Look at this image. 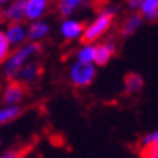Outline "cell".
I'll use <instances>...</instances> for the list:
<instances>
[{"label": "cell", "mask_w": 158, "mask_h": 158, "mask_svg": "<svg viewBox=\"0 0 158 158\" xmlns=\"http://www.w3.org/2000/svg\"><path fill=\"white\" fill-rule=\"evenodd\" d=\"M42 53V42H32L26 40L24 44H21L11 50L10 56L5 60L2 64V73L6 81H16V76L19 69L24 66L27 61L34 60L37 55Z\"/></svg>", "instance_id": "cell-1"}, {"label": "cell", "mask_w": 158, "mask_h": 158, "mask_svg": "<svg viewBox=\"0 0 158 158\" xmlns=\"http://www.w3.org/2000/svg\"><path fill=\"white\" fill-rule=\"evenodd\" d=\"M66 77L74 89L90 87L97 79V66L94 63H81L74 60L68 66Z\"/></svg>", "instance_id": "cell-2"}, {"label": "cell", "mask_w": 158, "mask_h": 158, "mask_svg": "<svg viewBox=\"0 0 158 158\" xmlns=\"http://www.w3.org/2000/svg\"><path fill=\"white\" fill-rule=\"evenodd\" d=\"M113 21H114L113 16L106 15V13H103L100 10L87 24H84L81 40L82 42H94V44L98 40H102L105 35L110 32L111 26H113Z\"/></svg>", "instance_id": "cell-3"}, {"label": "cell", "mask_w": 158, "mask_h": 158, "mask_svg": "<svg viewBox=\"0 0 158 158\" xmlns=\"http://www.w3.org/2000/svg\"><path fill=\"white\" fill-rule=\"evenodd\" d=\"M82 31H84V23H82L79 18L66 16V18H63V19L60 21L58 32H60V35H61V39L66 40V42L81 40Z\"/></svg>", "instance_id": "cell-4"}, {"label": "cell", "mask_w": 158, "mask_h": 158, "mask_svg": "<svg viewBox=\"0 0 158 158\" xmlns=\"http://www.w3.org/2000/svg\"><path fill=\"white\" fill-rule=\"evenodd\" d=\"M116 53V44L113 40H98L95 42V58L94 64L97 68L106 66Z\"/></svg>", "instance_id": "cell-5"}, {"label": "cell", "mask_w": 158, "mask_h": 158, "mask_svg": "<svg viewBox=\"0 0 158 158\" xmlns=\"http://www.w3.org/2000/svg\"><path fill=\"white\" fill-rule=\"evenodd\" d=\"M26 97L24 84L19 81H8L2 90V102L5 105H19Z\"/></svg>", "instance_id": "cell-6"}, {"label": "cell", "mask_w": 158, "mask_h": 158, "mask_svg": "<svg viewBox=\"0 0 158 158\" xmlns=\"http://www.w3.org/2000/svg\"><path fill=\"white\" fill-rule=\"evenodd\" d=\"M50 0H24V19L35 21L42 19L50 8Z\"/></svg>", "instance_id": "cell-7"}, {"label": "cell", "mask_w": 158, "mask_h": 158, "mask_svg": "<svg viewBox=\"0 0 158 158\" xmlns=\"http://www.w3.org/2000/svg\"><path fill=\"white\" fill-rule=\"evenodd\" d=\"M3 31H5L6 39H8V42L11 44L13 48L24 44L27 40V24L24 21H19V23H6Z\"/></svg>", "instance_id": "cell-8"}, {"label": "cell", "mask_w": 158, "mask_h": 158, "mask_svg": "<svg viewBox=\"0 0 158 158\" xmlns=\"http://www.w3.org/2000/svg\"><path fill=\"white\" fill-rule=\"evenodd\" d=\"M50 32H52V26H50V23L45 21L44 18L27 23V40L42 42L48 37Z\"/></svg>", "instance_id": "cell-9"}, {"label": "cell", "mask_w": 158, "mask_h": 158, "mask_svg": "<svg viewBox=\"0 0 158 158\" xmlns=\"http://www.w3.org/2000/svg\"><path fill=\"white\" fill-rule=\"evenodd\" d=\"M3 16L6 23H19L24 19V0H10L3 8Z\"/></svg>", "instance_id": "cell-10"}, {"label": "cell", "mask_w": 158, "mask_h": 158, "mask_svg": "<svg viewBox=\"0 0 158 158\" xmlns=\"http://www.w3.org/2000/svg\"><path fill=\"white\" fill-rule=\"evenodd\" d=\"M40 74H42L40 64L35 60H31L19 69V73L16 76V81H19L21 84H34L40 77Z\"/></svg>", "instance_id": "cell-11"}, {"label": "cell", "mask_w": 158, "mask_h": 158, "mask_svg": "<svg viewBox=\"0 0 158 158\" xmlns=\"http://www.w3.org/2000/svg\"><path fill=\"white\" fill-rule=\"evenodd\" d=\"M143 24V18L140 16L139 11H131L129 15L123 19L121 23V27H119V32L123 37H131L137 32Z\"/></svg>", "instance_id": "cell-12"}, {"label": "cell", "mask_w": 158, "mask_h": 158, "mask_svg": "<svg viewBox=\"0 0 158 158\" xmlns=\"http://www.w3.org/2000/svg\"><path fill=\"white\" fill-rule=\"evenodd\" d=\"M84 2L85 0H56V11L61 18L73 16L84 5Z\"/></svg>", "instance_id": "cell-13"}, {"label": "cell", "mask_w": 158, "mask_h": 158, "mask_svg": "<svg viewBox=\"0 0 158 158\" xmlns=\"http://www.w3.org/2000/svg\"><path fill=\"white\" fill-rule=\"evenodd\" d=\"M95 58V44L94 42H82L74 53V60L81 63H94Z\"/></svg>", "instance_id": "cell-14"}, {"label": "cell", "mask_w": 158, "mask_h": 158, "mask_svg": "<svg viewBox=\"0 0 158 158\" xmlns=\"http://www.w3.org/2000/svg\"><path fill=\"white\" fill-rule=\"evenodd\" d=\"M123 85L127 94H139L143 89V77L139 73H127L124 76Z\"/></svg>", "instance_id": "cell-15"}, {"label": "cell", "mask_w": 158, "mask_h": 158, "mask_svg": "<svg viewBox=\"0 0 158 158\" xmlns=\"http://www.w3.org/2000/svg\"><path fill=\"white\" fill-rule=\"evenodd\" d=\"M23 108L21 105H3L0 106V126L8 124L11 121H15L21 116Z\"/></svg>", "instance_id": "cell-16"}, {"label": "cell", "mask_w": 158, "mask_h": 158, "mask_svg": "<svg viewBox=\"0 0 158 158\" xmlns=\"http://www.w3.org/2000/svg\"><path fill=\"white\" fill-rule=\"evenodd\" d=\"M137 11L140 13L143 21H156L158 19V0H142Z\"/></svg>", "instance_id": "cell-17"}, {"label": "cell", "mask_w": 158, "mask_h": 158, "mask_svg": "<svg viewBox=\"0 0 158 158\" xmlns=\"http://www.w3.org/2000/svg\"><path fill=\"white\" fill-rule=\"evenodd\" d=\"M11 50H13V47L8 42V39H6L3 27H0V66H2V64L5 63V60L10 56Z\"/></svg>", "instance_id": "cell-18"}, {"label": "cell", "mask_w": 158, "mask_h": 158, "mask_svg": "<svg viewBox=\"0 0 158 158\" xmlns=\"http://www.w3.org/2000/svg\"><path fill=\"white\" fill-rule=\"evenodd\" d=\"M152 145H158V129L147 132L145 135H142V139H140V148L152 147Z\"/></svg>", "instance_id": "cell-19"}, {"label": "cell", "mask_w": 158, "mask_h": 158, "mask_svg": "<svg viewBox=\"0 0 158 158\" xmlns=\"http://www.w3.org/2000/svg\"><path fill=\"white\" fill-rule=\"evenodd\" d=\"M140 158H158V145L143 147L140 150Z\"/></svg>", "instance_id": "cell-20"}, {"label": "cell", "mask_w": 158, "mask_h": 158, "mask_svg": "<svg viewBox=\"0 0 158 158\" xmlns=\"http://www.w3.org/2000/svg\"><path fill=\"white\" fill-rule=\"evenodd\" d=\"M102 11L106 13V15H110V16H113V18H116L118 13H119V8H118L116 5H105L103 8H102Z\"/></svg>", "instance_id": "cell-21"}, {"label": "cell", "mask_w": 158, "mask_h": 158, "mask_svg": "<svg viewBox=\"0 0 158 158\" xmlns=\"http://www.w3.org/2000/svg\"><path fill=\"white\" fill-rule=\"evenodd\" d=\"M124 3H126L129 11H137L140 3H142V0H124Z\"/></svg>", "instance_id": "cell-22"}, {"label": "cell", "mask_w": 158, "mask_h": 158, "mask_svg": "<svg viewBox=\"0 0 158 158\" xmlns=\"http://www.w3.org/2000/svg\"><path fill=\"white\" fill-rule=\"evenodd\" d=\"M0 158H18V155H16V152H13V150H8V152H5Z\"/></svg>", "instance_id": "cell-23"}, {"label": "cell", "mask_w": 158, "mask_h": 158, "mask_svg": "<svg viewBox=\"0 0 158 158\" xmlns=\"http://www.w3.org/2000/svg\"><path fill=\"white\" fill-rule=\"evenodd\" d=\"M5 23L6 21H5V16H3V11H2V8H0V27L5 26Z\"/></svg>", "instance_id": "cell-24"}, {"label": "cell", "mask_w": 158, "mask_h": 158, "mask_svg": "<svg viewBox=\"0 0 158 158\" xmlns=\"http://www.w3.org/2000/svg\"><path fill=\"white\" fill-rule=\"evenodd\" d=\"M8 2H10V0H0V8H3V6L8 3Z\"/></svg>", "instance_id": "cell-25"}, {"label": "cell", "mask_w": 158, "mask_h": 158, "mask_svg": "<svg viewBox=\"0 0 158 158\" xmlns=\"http://www.w3.org/2000/svg\"><path fill=\"white\" fill-rule=\"evenodd\" d=\"M85 2H87V0H85ZM89 2H98V0H89Z\"/></svg>", "instance_id": "cell-26"}, {"label": "cell", "mask_w": 158, "mask_h": 158, "mask_svg": "<svg viewBox=\"0 0 158 158\" xmlns=\"http://www.w3.org/2000/svg\"><path fill=\"white\" fill-rule=\"evenodd\" d=\"M50 2H53V0H50Z\"/></svg>", "instance_id": "cell-27"}]
</instances>
